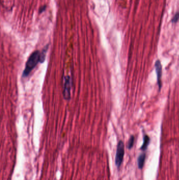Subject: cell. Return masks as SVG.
I'll return each mask as SVG.
<instances>
[{"label":"cell","instance_id":"obj_1","mask_svg":"<svg viewBox=\"0 0 179 180\" xmlns=\"http://www.w3.org/2000/svg\"><path fill=\"white\" fill-rule=\"evenodd\" d=\"M40 56L41 52L38 50L35 51L31 54L26 63L25 68L22 74L23 77H28L38 63L40 62Z\"/></svg>","mask_w":179,"mask_h":180},{"label":"cell","instance_id":"obj_4","mask_svg":"<svg viewBox=\"0 0 179 180\" xmlns=\"http://www.w3.org/2000/svg\"><path fill=\"white\" fill-rule=\"evenodd\" d=\"M156 73L157 75V81L159 90L161 88L162 65L160 60H157L155 63Z\"/></svg>","mask_w":179,"mask_h":180},{"label":"cell","instance_id":"obj_8","mask_svg":"<svg viewBox=\"0 0 179 180\" xmlns=\"http://www.w3.org/2000/svg\"><path fill=\"white\" fill-rule=\"evenodd\" d=\"M134 141H135V137L133 136H131L130 137V138L129 139V141L128 143V145H127V148L129 149H131L132 148L133 144H134Z\"/></svg>","mask_w":179,"mask_h":180},{"label":"cell","instance_id":"obj_7","mask_svg":"<svg viewBox=\"0 0 179 180\" xmlns=\"http://www.w3.org/2000/svg\"><path fill=\"white\" fill-rule=\"evenodd\" d=\"M48 48V45H46L43 49V50L41 52V56H40V63H43L46 59V55L47 53V50Z\"/></svg>","mask_w":179,"mask_h":180},{"label":"cell","instance_id":"obj_9","mask_svg":"<svg viewBox=\"0 0 179 180\" xmlns=\"http://www.w3.org/2000/svg\"><path fill=\"white\" fill-rule=\"evenodd\" d=\"M46 9V5H43L40 8V9L39 10V13H41L42 12H44Z\"/></svg>","mask_w":179,"mask_h":180},{"label":"cell","instance_id":"obj_6","mask_svg":"<svg viewBox=\"0 0 179 180\" xmlns=\"http://www.w3.org/2000/svg\"><path fill=\"white\" fill-rule=\"evenodd\" d=\"M149 142H150L149 137L148 136H144V143L141 147V150L144 151L147 149V147L149 144Z\"/></svg>","mask_w":179,"mask_h":180},{"label":"cell","instance_id":"obj_5","mask_svg":"<svg viewBox=\"0 0 179 180\" xmlns=\"http://www.w3.org/2000/svg\"><path fill=\"white\" fill-rule=\"evenodd\" d=\"M146 159L145 154H142L138 158V165L139 168H142L144 166Z\"/></svg>","mask_w":179,"mask_h":180},{"label":"cell","instance_id":"obj_2","mask_svg":"<svg viewBox=\"0 0 179 180\" xmlns=\"http://www.w3.org/2000/svg\"><path fill=\"white\" fill-rule=\"evenodd\" d=\"M124 154H125L124 144L122 141H120L118 144L115 158V163L117 168H119L121 165V163L123 161Z\"/></svg>","mask_w":179,"mask_h":180},{"label":"cell","instance_id":"obj_3","mask_svg":"<svg viewBox=\"0 0 179 180\" xmlns=\"http://www.w3.org/2000/svg\"><path fill=\"white\" fill-rule=\"evenodd\" d=\"M71 79L69 76L65 77L63 89V97L65 100H69L71 98Z\"/></svg>","mask_w":179,"mask_h":180}]
</instances>
